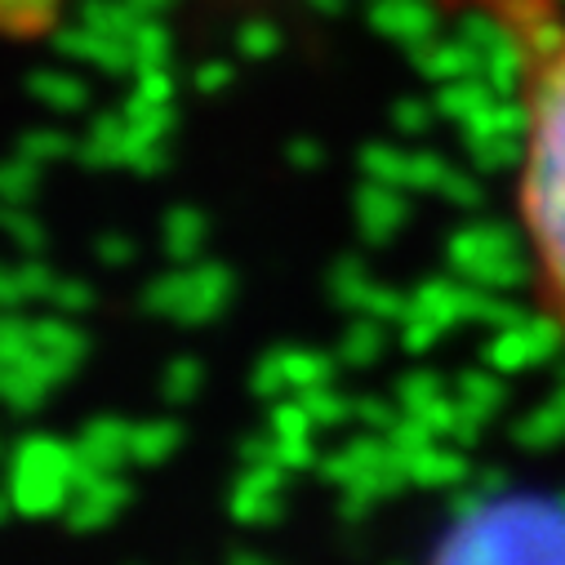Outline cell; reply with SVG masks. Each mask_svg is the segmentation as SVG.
<instances>
[{"label": "cell", "mask_w": 565, "mask_h": 565, "mask_svg": "<svg viewBox=\"0 0 565 565\" xmlns=\"http://www.w3.org/2000/svg\"><path fill=\"white\" fill-rule=\"evenodd\" d=\"M499 36L516 98L512 205L534 295L565 334V0H468Z\"/></svg>", "instance_id": "obj_1"}, {"label": "cell", "mask_w": 565, "mask_h": 565, "mask_svg": "<svg viewBox=\"0 0 565 565\" xmlns=\"http://www.w3.org/2000/svg\"><path fill=\"white\" fill-rule=\"evenodd\" d=\"M437 565H565V508L530 494L490 499L441 539Z\"/></svg>", "instance_id": "obj_2"}]
</instances>
